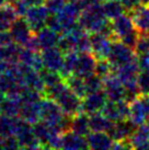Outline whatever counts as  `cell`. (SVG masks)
<instances>
[{
  "instance_id": "9c48e42d",
  "label": "cell",
  "mask_w": 149,
  "mask_h": 150,
  "mask_svg": "<svg viewBox=\"0 0 149 150\" xmlns=\"http://www.w3.org/2000/svg\"><path fill=\"white\" fill-rule=\"evenodd\" d=\"M41 54L43 58V64H44V69L60 72L62 65H64L65 53L58 46L41 50Z\"/></svg>"
},
{
  "instance_id": "30bf717a",
  "label": "cell",
  "mask_w": 149,
  "mask_h": 150,
  "mask_svg": "<svg viewBox=\"0 0 149 150\" xmlns=\"http://www.w3.org/2000/svg\"><path fill=\"white\" fill-rule=\"evenodd\" d=\"M106 101H108V96L103 90L88 93L87 96L82 98L81 112L87 113L88 115L101 112L103 106L106 103Z\"/></svg>"
},
{
  "instance_id": "d590c367",
  "label": "cell",
  "mask_w": 149,
  "mask_h": 150,
  "mask_svg": "<svg viewBox=\"0 0 149 150\" xmlns=\"http://www.w3.org/2000/svg\"><path fill=\"white\" fill-rule=\"evenodd\" d=\"M76 1L79 4V7L81 8V10L88 9L90 8V7H92V6H94V4L102 2L101 0H76Z\"/></svg>"
},
{
  "instance_id": "ffe728a7",
  "label": "cell",
  "mask_w": 149,
  "mask_h": 150,
  "mask_svg": "<svg viewBox=\"0 0 149 150\" xmlns=\"http://www.w3.org/2000/svg\"><path fill=\"white\" fill-rule=\"evenodd\" d=\"M18 18L19 16L11 2L0 6V31H9Z\"/></svg>"
},
{
  "instance_id": "f35d334b",
  "label": "cell",
  "mask_w": 149,
  "mask_h": 150,
  "mask_svg": "<svg viewBox=\"0 0 149 150\" xmlns=\"http://www.w3.org/2000/svg\"><path fill=\"white\" fill-rule=\"evenodd\" d=\"M140 1L141 4H144V6H149V0H139Z\"/></svg>"
},
{
  "instance_id": "8fae6325",
  "label": "cell",
  "mask_w": 149,
  "mask_h": 150,
  "mask_svg": "<svg viewBox=\"0 0 149 150\" xmlns=\"http://www.w3.org/2000/svg\"><path fill=\"white\" fill-rule=\"evenodd\" d=\"M96 60H98V58L91 52L79 53L74 75L81 77V78H87L89 76L95 74Z\"/></svg>"
},
{
  "instance_id": "3957f363",
  "label": "cell",
  "mask_w": 149,
  "mask_h": 150,
  "mask_svg": "<svg viewBox=\"0 0 149 150\" xmlns=\"http://www.w3.org/2000/svg\"><path fill=\"white\" fill-rule=\"evenodd\" d=\"M55 101L68 116H74L81 112L82 99L77 96L68 86L60 92V94L55 99Z\"/></svg>"
},
{
  "instance_id": "ba28073f",
  "label": "cell",
  "mask_w": 149,
  "mask_h": 150,
  "mask_svg": "<svg viewBox=\"0 0 149 150\" xmlns=\"http://www.w3.org/2000/svg\"><path fill=\"white\" fill-rule=\"evenodd\" d=\"M103 91L108 96V100L121 101L125 99V87L115 71L103 78Z\"/></svg>"
},
{
  "instance_id": "d6a6232c",
  "label": "cell",
  "mask_w": 149,
  "mask_h": 150,
  "mask_svg": "<svg viewBox=\"0 0 149 150\" xmlns=\"http://www.w3.org/2000/svg\"><path fill=\"white\" fill-rule=\"evenodd\" d=\"M11 4L14 6V9H16V11H17L19 17H25L28 10L31 7L25 0H16V1H12Z\"/></svg>"
},
{
  "instance_id": "d4e9b609",
  "label": "cell",
  "mask_w": 149,
  "mask_h": 150,
  "mask_svg": "<svg viewBox=\"0 0 149 150\" xmlns=\"http://www.w3.org/2000/svg\"><path fill=\"white\" fill-rule=\"evenodd\" d=\"M79 52L76 50H69L65 53V58H64V65L60 70V75L64 79L69 78L70 76L74 75V68H76V64H77V59H78Z\"/></svg>"
},
{
  "instance_id": "5b68a950",
  "label": "cell",
  "mask_w": 149,
  "mask_h": 150,
  "mask_svg": "<svg viewBox=\"0 0 149 150\" xmlns=\"http://www.w3.org/2000/svg\"><path fill=\"white\" fill-rule=\"evenodd\" d=\"M11 34L13 42L19 44L21 46H25L31 38H33L34 33L28 21L25 20L24 17H19L13 22L11 28L9 30Z\"/></svg>"
},
{
  "instance_id": "4316f807",
  "label": "cell",
  "mask_w": 149,
  "mask_h": 150,
  "mask_svg": "<svg viewBox=\"0 0 149 150\" xmlns=\"http://www.w3.org/2000/svg\"><path fill=\"white\" fill-rule=\"evenodd\" d=\"M66 82L68 84V87L70 88L71 90L79 96L81 99L83 96H87V89H86V82H84V78L78 77V76H70L69 78H67Z\"/></svg>"
},
{
  "instance_id": "4dcf8cb0",
  "label": "cell",
  "mask_w": 149,
  "mask_h": 150,
  "mask_svg": "<svg viewBox=\"0 0 149 150\" xmlns=\"http://www.w3.org/2000/svg\"><path fill=\"white\" fill-rule=\"evenodd\" d=\"M67 4L66 0H45V7L50 14H57Z\"/></svg>"
},
{
  "instance_id": "2e32d148",
  "label": "cell",
  "mask_w": 149,
  "mask_h": 150,
  "mask_svg": "<svg viewBox=\"0 0 149 150\" xmlns=\"http://www.w3.org/2000/svg\"><path fill=\"white\" fill-rule=\"evenodd\" d=\"M67 150H82L89 149L86 136H81L71 130L62 133V148Z\"/></svg>"
},
{
  "instance_id": "1f68e13d",
  "label": "cell",
  "mask_w": 149,
  "mask_h": 150,
  "mask_svg": "<svg viewBox=\"0 0 149 150\" xmlns=\"http://www.w3.org/2000/svg\"><path fill=\"white\" fill-rule=\"evenodd\" d=\"M138 88L140 90V93L149 94V72L148 71L140 70L138 78H137Z\"/></svg>"
},
{
  "instance_id": "4fadbf2b",
  "label": "cell",
  "mask_w": 149,
  "mask_h": 150,
  "mask_svg": "<svg viewBox=\"0 0 149 150\" xmlns=\"http://www.w3.org/2000/svg\"><path fill=\"white\" fill-rule=\"evenodd\" d=\"M111 22L115 38H118V40L137 30L132 16L127 12L121 14L120 17L115 18L114 20H111Z\"/></svg>"
},
{
  "instance_id": "5bb4252c",
  "label": "cell",
  "mask_w": 149,
  "mask_h": 150,
  "mask_svg": "<svg viewBox=\"0 0 149 150\" xmlns=\"http://www.w3.org/2000/svg\"><path fill=\"white\" fill-rule=\"evenodd\" d=\"M137 125L134 124L129 118L123 121L114 122L112 128L109 132V135L113 138L114 142H124L128 140L129 137L133 135L134 130L136 129Z\"/></svg>"
},
{
  "instance_id": "83f0119b",
  "label": "cell",
  "mask_w": 149,
  "mask_h": 150,
  "mask_svg": "<svg viewBox=\"0 0 149 150\" xmlns=\"http://www.w3.org/2000/svg\"><path fill=\"white\" fill-rule=\"evenodd\" d=\"M84 82H86L87 94L103 90V78H101L96 74H93V75L84 78Z\"/></svg>"
},
{
  "instance_id": "e575fe53",
  "label": "cell",
  "mask_w": 149,
  "mask_h": 150,
  "mask_svg": "<svg viewBox=\"0 0 149 150\" xmlns=\"http://www.w3.org/2000/svg\"><path fill=\"white\" fill-rule=\"evenodd\" d=\"M13 40L8 31H0V46H7L12 43Z\"/></svg>"
},
{
  "instance_id": "60d3db41",
  "label": "cell",
  "mask_w": 149,
  "mask_h": 150,
  "mask_svg": "<svg viewBox=\"0 0 149 150\" xmlns=\"http://www.w3.org/2000/svg\"><path fill=\"white\" fill-rule=\"evenodd\" d=\"M67 2H71V1H76V0H66Z\"/></svg>"
},
{
  "instance_id": "7a4b0ae2",
  "label": "cell",
  "mask_w": 149,
  "mask_h": 150,
  "mask_svg": "<svg viewBox=\"0 0 149 150\" xmlns=\"http://www.w3.org/2000/svg\"><path fill=\"white\" fill-rule=\"evenodd\" d=\"M149 118V94L140 93L129 102V120L137 126L147 123Z\"/></svg>"
},
{
  "instance_id": "ab89813d",
  "label": "cell",
  "mask_w": 149,
  "mask_h": 150,
  "mask_svg": "<svg viewBox=\"0 0 149 150\" xmlns=\"http://www.w3.org/2000/svg\"><path fill=\"white\" fill-rule=\"evenodd\" d=\"M7 2H10V0H0V6L7 4Z\"/></svg>"
},
{
  "instance_id": "e0dca14e",
  "label": "cell",
  "mask_w": 149,
  "mask_h": 150,
  "mask_svg": "<svg viewBox=\"0 0 149 150\" xmlns=\"http://www.w3.org/2000/svg\"><path fill=\"white\" fill-rule=\"evenodd\" d=\"M35 38H36L37 44L40 46V50H44L58 45L59 38H60V33L50 29L48 26H45L41 31L35 33Z\"/></svg>"
},
{
  "instance_id": "277c9868",
  "label": "cell",
  "mask_w": 149,
  "mask_h": 150,
  "mask_svg": "<svg viewBox=\"0 0 149 150\" xmlns=\"http://www.w3.org/2000/svg\"><path fill=\"white\" fill-rule=\"evenodd\" d=\"M81 12H82V10L77 4V1H71V2H67L65 4V7L62 8L60 12L55 14L59 24L62 26V32L70 30L74 25L78 24Z\"/></svg>"
},
{
  "instance_id": "484cf974",
  "label": "cell",
  "mask_w": 149,
  "mask_h": 150,
  "mask_svg": "<svg viewBox=\"0 0 149 150\" xmlns=\"http://www.w3.org/2000/svg\"><path fill=\"white\" fill-rule=\"evenodd\" d=\"M21 101L20 99L6 96V99L0 105V114L7 116H18L20 114Z\"/></svg>"
},
{
  "instance_id": "7402d4cb",
  "label": "cell",
  "mask_w": 149,
  "mask_h": 150,
  "mask_svg": "<svg viewBox=\"0 0 149 150\" xmlns=\"http://www.w3.org/2000/svg\"><path fill=\"white\" fill-rule=\"evenodd\" d=\"M132 16L136 29L139 32H148L149 30V6L140 4L129 13Z\"/></svg>"
},
{
  "instance_id": "8d00e7d4",
  "label": "cell",
  "mask_w": 149,
  "mask_h": 150,
  "mask_svg": "<svg viewBox=\"0 0 149 150\" xmlns=\"http://www.w3.org/2000/svg\"><path fill=\"white\" fill-rule=\"evenodd\" d=\"M28 4L32 7V6H40V4H45V0H25Z\"/></svg>"
},
{
  "instance_id": "52a82bcc",
  "label": "cell",
  "mask_w": 149,
  "mask_h": 150,
  "mask_svg": "<svg viewBox=\"0 0 149 150\" xmlns=\"http://www.w3.org/2000/svg\"><path fill=\"white\" fill-rule=\"evenodd\" d=\"M48 17H50V13L46 9L45 4H40V6L30 7L24 18L30 24L32 31L34 33H36L46 26Z\"/></svg>"
},
{
  "instance_id": "cb8c5ba5",
  "label": "cell",
  "mask_w": 149,
  "mask_h": 150,
  "mask_svg": "<svg viewBox=\"0 0 149 150\" xmlns=\"http://www.w3.org/2000/svg\"><path fill=\"white\" fill-rule=\"evenodd\" d=\"M104 16L109 20H114L115 18L120 17L121 14L126 12L124 6L118 0H105L102 2Z\"/></svg>"
},
{
  "instance_id": "b9f144b4",
  "label": "cell",
  "mask_w": 149,
  "mask_h": 150,
  "mask_svg": "<svg viewBox=\"0 0 149 150\" xmlns=\"http://www.w3.org/2000/svg\"><path fill=\"white\" fill-rule=\"evenodd\" d=\"M147 124H148V125H149V118H148V121H147Z\"/></svg>"
},
{
  "instance_id": "603a6c76",
  "label": "cell",
  "mask_w": 149,
  "mask_h": 150,
  "mask_svg": "<svg viewBox=\"0 0 149 150\" xmlns=\"http://www.w3.org/2000/svg\"><path fill=\"white\" fill-rule=\"evenodd\" d=\"M89 123H90L91 132H106V133L110 132V129L114 124V122L108 118L102 112L90 114Z\"/></svg>"
},
{
  "instance_id": "f1b7e54d",
  "label": "cell",
  "mask_w": 149,
  "mask_h": 150,
  "mask_svg": "<svg viewBox=\"0 0 149 150\" xmlns=\"http://www.w3.org/2000/svg\"><path fill=\"white\" fill-rule=\"evenodd\" d=\"M114 72V67L108 58H99L95 65V74L101 78H105L110 74Z\"/></svg>"
},
{
  "instance_id": "7c38bea8",
  "label": "cell",
  "mask_w": 149,
  "mask_h": 150,
  "mask_svg": "<svg viewBox=\"0 0 149 150\" xmlns=\"http://www.w3.org/2000/svg\"><path fill=\"white\" fill-rule=\"evenodd\" d=\"M91 53L96 58H108L112 47L113 38L100 33H90Z\"/></svg>"
},
{
  "instance_id": "6da1fadb",
  "label": "cell",
  "mask_w": 149,
  "mask_h": 150,
  "mask_svg": "<svg viewBox=\"0 0 149 150\" xmlns=\"http://www.w3.org/2000/svg\"><path fill=\"white\" fill-rule=\"evenodd\" d=\"M136 57L137 55L133 48H131L129 46L124 44L118 38L113 40L112 47H111V50H110L108 59L110 60V63L113 65L114 70H115V68L122 66V65H124L126 63H128V62L133 60V59L136 58Z\"/></svg>"
},
{
  "instance_id": "9a60e30c",
  "label": "cell",
  "mask_w": 149,
  "mask_h": 150,
  "mask_svg": "<svg viewBox=\"0 0 149 150\" xmlns=\"http://www.w3.org/2000/svg\"><path fill=\"white\" fill-rule=\"evenodd\" d=\"M87 142L89 149L106 150L112 149L114 140L106 132H90L87 136Z\"/></svg>"
},
{
  "instance_id": "74e56055",
  "label": "cell",
  "mask_w": 149,
  "mask_h": 150,
  "mask_svg": "<svg viewBox=\"0 0 149 150\" xmlns=\"http://www.w3.org/2000/svg\"><path fill=\"white\" fill-rule=\"evenodd\" d=\"M6 99V94H4V92L0 91V105H1V103L4 102V100Z\"/></svg>"
},
{
  "instance_id": "836d02e7",
  "label": "cell",
  "mask_w": 149,
  "mask_h": 150,
  "mask_svg": "<svg viewBox=\"0 0 149 150\" xmlns=\"http://www.w3.org/2000/svg\"><path fill=\"white\" fill-rule=\"evenodd\" d=\"M137 57H138V64H139V67H140V70L148 71L149 72V53L139 55Z\"/></svg>"
},
{
  "instance_id": "ac0fdd59",
  "label": "cell",
  "mask_w": 149,
  "mask_h": 150,
  "mask_svg": "<svg viewBox=\"0 0 149 150\" xmlns=\"http://www.w3.org/2000/svg\"><path fill=\"white\" fill-rule=\"evenodd\" d=\"M133 149H147L149 150V125L147 123L137 126L133 135L129 137Z\"/></svg>"
},
{
  "instance_id": "f546056e",
  "label": "cell",
  "mask_w": 149,
  "mask_h": 150,
  "mask_svg": "<svg viewBox=\"0 0 149 150\" xmlns=\"http://www.w3.org/2000/svg\"><path fill=\"white\" fill-rule=\"evenodd\" d=\"M135 53L137 56L149 53V32L139 33V38L135 46Z\"/></svg>"
},
{
  "instance_id": "8992f818",
  "label": "cell",
  "mask_w": 149,
  "mask_h": 150,
  "mask_svg": "<svg viewBox=\"0 0 149 150\" xmlns=\"http://www.w3.org/2000/svg\"><path fill=\"white\" fill-rule=\"evenodd\" d=\"M101 112L113 122L127 120L129 118V103L125 100H108Z\"/></svg>"
},
{
  "instance_id": "d6986e66",
  "label": "cell",
  "mask_w": 149,
  "mask_h": 150,
  "mask_svg": "<svg viewBox=\"0 0 149 150\" xmlns=\"http://www.w3.org/2000/svg\"><path fill=\"white\" fill-rule=\"evenodd\" d=\"M42 101V100H41ZM41 101L38 102H21L19 116L24 121L34 124L41 120Z\"/></svg>"
},
{
  "instance_id": "44dd1931",
  "label": "cell",
  "mask_w": 149,
  "mask_h": 150,
  "mask_svg": "<svg viewBox=\"0 0 149 150\" xmlns=\"http://www.w3.org/2000/svg\"><path fill=\"white\" fill-rule=\"evenodd\" d=\"M70 130L74 133L86 136L91 132L90 128V123H89V115L84 112H80L71 116L70 120Z\"/></svg>"
},
{
  "instance_id": "7bdbcfd3",
  "label": "cell",
  "mask_w": 149,
  "mask_h": 150,
  "mask_svg": "<svg viewBox=\"0 0 149 150\" xmlns=\"http://www.w3.org/2000/svg\"><path fill=\"white\" fill-rule=\"evenodd\" d=\"M12 1H16V0H10V2H12Z\"/></svg>"
}]
</instances>
